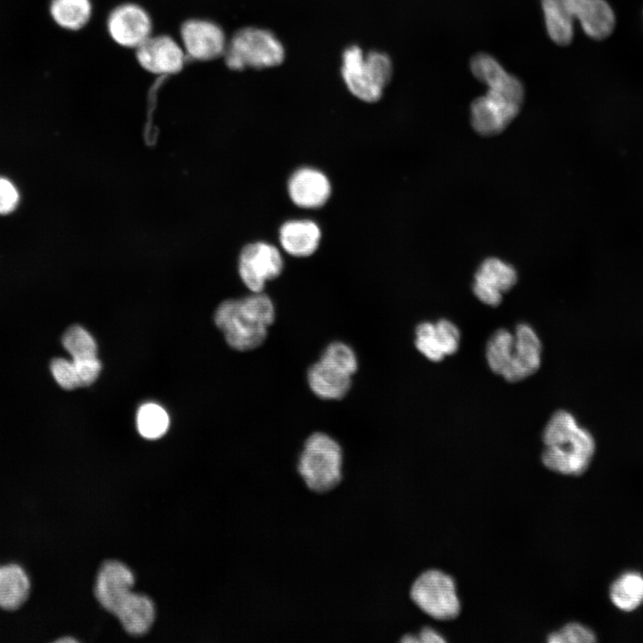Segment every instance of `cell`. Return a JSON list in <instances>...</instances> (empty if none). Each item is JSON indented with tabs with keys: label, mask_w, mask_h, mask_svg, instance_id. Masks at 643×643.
I'll use <instances>...</instances> for the list:
<instances>
[{
	"label": "cell",
	"mask_w": 643,
	"mask_h": 643,
	"mask_svg": "<svg viewBox=\"0 0 643 643\" xmlns=\"http://www.w3.org/2000/svg\"><path fill=\"white\" fill-rule=\"evenodd\" d=\"M275 316L271 297L263 292H252L221 302L215 311L214 322L231 348L248 351L264 342Z\"/></svg>",
	"instance_id": "cell-2"
},
{
	"label": "cell",
	"mask_w": 643,
	"mask_h": 643,
	"mask_svg": "<svg viewBox=\"0 0 643 643\" xmlns=\"http://www.w3.org/2000/svg\"><path fill=\"white\" fill-rule=\"evenodd\" d=\"M284 262L273 245L258 241L246 245L238 258V273L251 292H263L268 281L278 278Z\"/></svg>",
	"instance_id": "cell-9"
},
{
	"label": "cell",
	"mask_w": 643,
	"mask_h": 643,
	"mask_svg": "<svg viewBox=\"0 0 643 643\" xmlns=\"http://www.w3.org/2000/svg\"><path fill=\"white\" fill-rule=\"evenodd\" d=\"M541 462L546 468L566 476H580L590 466L596 452L591 432L580 425L574 415L555 411L542 433Z\"/></svg>",
	"instance_id": "cell-1"
},
{
	"label": "cell",
	"mask_w": 643,
	"mask_h": 643,
	"mask_svg": "<svg viewBox=\"0 0 643 643\" xmlns=\"http://www.w3.org/2000/svg\"><path fill=\"white\" fill-rule=\"evenodd\" d=\"M435 323L436 336L445 355L455 354L459 348L461 333L450 320L441 318Z\"/></svg>",
	"instance_id": "cell-28"
},
{
	"label": "cell",
	"mask_w": 643,
	"mask_h": 643,
	"mask_svg": "<svg viewBox=\"0 0 643 643\" xmlns=\"http://www.w3.org/2000/svg\"><path fill=\"white\" fill-rule=\"evenodd\" d=\"M180 38L186 55L201 61L223 55L228 43L219 25L199 19L184 22L180 29Z\"/></svg>",
	"instance_id": "cell-11"
},
{
	"label": "cell",
	"mask_w": 643,
	"mask_h": 643,
	"mask_svg": "<svg viewBox=\"0 0 643 643\" xmlns=\"http://www.w3.org/2000/svg\"><path fill=\"white\" fill-rule=\"evenodd\" d=\"M341 74L352 95L362 101L373 103L380 99L390 81L393 64L383 52L364 53L358 46H351L343 52Z\"/></svg>",
	"instance_id": "cell-6"
},
{
	"label": "cell",
	"mask_w": 643,
	"mask_h": 643,
	"mask_svg": "<svg viewBox=\"0 0 643 643\" xmlns=\"http://www.w3.org/2000/svg\"><path fill=\"white\" fill-rule=\"evenodd\" d=\"M514 336L513 357L502 374L506 381L512 383L531 376L539 369L543 349L539 337L528 323L517 324Z\"/></svg>",
	"instance_id": "cell-13"
},
{
	"label": "cell",
	"mask_w": 643,
	"mask_h": 643,
	"mask_svg": "<svg viewBox=\"0 0 643 643\" xmlns=\"http://www.w3.org/2000/svg\"><path fill=\"white\" fill-rule=\"evenodd\" d=\"M549 643H591L597 641V635L589 627L572 622L547 636Z\"/></svg>",
	"instance_id": "cell-27"
},
{
	"label": "cell",
	"mask_w": 643,
	"mask_h": 643,
	"mask_svg": "<svg viewBox=\"0 0 643 643\" xmlns=\"http://www.w3.org/2000/svg\"><path fill=\"white\" fill-rule=\"evenodd\" d=\"M21 195L15 184L0 175V215L13 213L19 206Z\"/></svg>",
	"instance_id": "cell-30"
},
{
	"label": "cell",
	"mask_w": 643,
	"mask_h": 643,
	"mask_svg": "<svg viewBox=\"0 0 643 643\" xmlns=\"http://www.w3.org/2000/svg\"><path fill=\"white\" fill-rule=\"evenodd\" d=\"M32 592L29 571L14 562L0 564V610L14 613L28 602Z\"/></svg>",
	"instance_id": "cell-18"
},
{
	"label": "cell",
	"mask_w": 643,
	"mask_h": 643,
	"mask_svg": "<svg viewBox=\"0 0 643 643\" xmlns=\"http://www.w3.org/2000/svg\"><path fill=\"white\" fill-rule=\"evenodd\" d=\"M409 596L422 612L435 620H453L461 612L455 580L438 569L421 572L413 581Z\"/></svg>",
	"instance_id": "cell-8"
},
{
	"label": "cell",
	"mask_w": 643,
	"mask_h": 643,
	"mask_svg": "<svg viewBox=\"0 0 643 643\" xmlns=\"http://www.w3.org/2000/svg\"><path fill=\"white\" fill-rule=\"evenodd\" d=\"M514 336L506 329L497 330L486 345V361L494 373L502 376L511 363L514 352Z\"/></svg>",
	"instance_id": "cell-23"
},
{
	"label": "cell",
	"mask_w": 643,
	"mask_h": 643,
	"mask_svg": "<svg viewBox=\"0 0 643 643\" xmlns=\"http://www.w3.org/2000/svg\"><path fill=\"white\" fill-rule=\"evenodd\" d=\"M62 344L73 361L97 357L93 336L79 325H73L64 332Z\"/></svg>",
	"instance_id": "cell-25"
},
{
	"label": "cell",
	"mask_w": 643,
	"mask_h": 643,
	"mask_svg": "<svg viewBox=\"0 0 643 643\" xmlns=\"http://www.w3.org/2000/svg\"><path fill=\"white\" fill-rule=\"evenodd\" d=\"M518 280L515 268L496 257L485 259L478 267L472 284L475 296L484 305L498 306L503 294L511 290Z\"/></svg>",
	"instance_id": "cell-10"
},
{
	"label": "cell",
	"mask_w": 643,
	"mask_h": 643,
	"mask_svg": "<svg viewBox=\"0 0 643 643\" xmlns=\"http://www.w3.org/2000/svg\"><path fill=\"white\" fill-rule=\"evenodd\" d=\"M353 375L345 366L321 355L320 359L308 368L307 383L319 398L339 400L350 390Z\"/></svg>",
	"instance_id": "cell-15"
},
{
	"label": "cell",
	"mask_w": 643,
	"mask_h": 643,
	"mask_svg": "<svg viewBox=\"0 0 643 643\" xmlns=\"http://www.w3.org/2000/svg\"><path fill=\"white\" fill-rule=\"evenodd\" d=\"M414 334L415 347L428 360L438 363L445 358L446 355L443 353L436 336L434 322H420L415 328Z\"/></svg>",
	"instance_id": "cell-26"
},
{
	"label": "cell",
	"mask_w": 643,
	"mask_h": 643,
	"mask_svg": "<svg viewBox=\"0 0 643 643\" xmlns=\"http://www.w3.org/2000/svg\"><path fill=\"white\" fill-rule=\"evenodd\" d=\"M344 455L330 435L316 431L305 440L296 461V472L313 493L333 490L343 481Z\"/></svg>",
	"instance_id": "cell-4"
},
{
	"label": "cell",
	"mask_w": 643,
	"mask_h": 643,
	"mask_svg": "<svg viewBox=\"0 0 643 643\" xmlns=\"http://www.w3.org/2000/svg\"><path fill=\"white\" fill-rule=\"evenodd\" d=\"M291 201L301 208L314 209L322 206L330 198L331 186L321 171L302 167L295 171L288 182Z\"/></svg>",
	"instance_id": "cell-17"
},
{
	"label": "cell",
	"mask_w": 643,
	"mask_h": 643,
	"mask_svg": "<svg viewBox=\"0 0 643 643\" xmlns=\"http://www.w3.org/2000/svg\"><path fill=\"white\" fill-rule=\"evenodd\" d=\"M107 29L115 43L124 47L138 48L151 36L152 21L141 6L124 4L110 13Z\"/></svg>",
	"instance_id": "cell-12"
},
{
	"label": "cell",
	"mask_w": 643,
	"mask_h": 643,
	"mask_svg": "<svg viewBox=\"0 0 643 643\" xmlns=\"http://www.w3.org/2000/svg\"><path fill=\"white\" fill-rule=\"evenodd\" d=\"M114 614L129 633L141 635L152 626L155 612L154 605L147 596L131 591Z\"/></svg>",
	"instance_id": "cell-20"
},
{
	"label": "cell",
	"mask_w": 643,
	"mask_h": 643,
	"mask_svg": "<svg viewBox=\"0 0 643 643\" xmlns=\"http://www.w3.org/2000/svg\"><path fill=\"white\" fill-rule=\"evenodd\" d=\"M321 238L320 227L311 220L288 221L279 231L281 247L295 257L312 255L318 248Z\"/></svg>",
	"instance_id": "cell-19"
},
{
	"label": "cell",
	"mask_w": 643,
	"mask_h": 643,
	"mask_svg": "<svg viewBox=\"0 0 643 643\" xmlns=\"http://www.w3.org/2000/svg\"><path fill=\"white\" fill-rule=\"evenodd\" d=\"M50 369L55 381L63 388L71 390L80 387V381L71 360L62 357L54 358L51 361Z\"/></svg>",
	"instance_id": "cell-29"
},
{
	"label": "cell",
	"mask_w": 643,
	"mask_h": 643,
	"mask_svg": "<svg viewBox=\"0 0 643 643\" xmlns=\"http://www.w3.org/2000/svg\"><path fill=\"white\" fill-rule=\"evenodd\" d=\"M136 49L139 64L147 71L157 75L180 71L187 57L182 46L164 35L150 36Z\"/></svg>",
	"instance_id": "cell-14"
},
{
	"label": "cell",
	"mask_w": 643,
	"mask_h": 643,
	"mask_svg": "<svg viewBox=\"0 0 643 643\" xmlns=\"http://www.w3.org/2000/svg\"><path fill=\"white\" fill-rule=\"evenodd\" d=\"M137 426L142 437L155 439L167 431L169 416L166 411L159 405L154 403L144 404L138 411Z\"/></svg>",
	"instance_id": "cell-24"
},
{
	"label": "cell",
	"mask_w": 643,
	"mask_h": 643,
	"mask_svg": "<svg viewBox=\"0 0 643 643\" xmlns=\"http://www.w3.org/2000/svg\"><path fill=\"white\" fill-rule=\"evenodd\" d=\"M547 32L559 46L573 38V21H580L585 34L601 40L611 35L615 17L605 0H540Z\"/></svg>",
	"instance_id": "cell-3"
},
{
	"label": "cell",
	"mask_w": 643,
	"mask_h": 643,
	"mask_svg": "<svg viewBox=\"0 0 643 643\" xmlns=\"http://www.w3.org/2000/svg\"><path fill=\"white\" fill-rule=\"evenodd\" d=\"M416 636L418 639V642L436 643L446 641L441 634H439L436 630L429 626L422 628L420 630L419 634Z\"/></svg>",
	"instance_id": "cell-32"
},
{
	"label": "cell",
	"mask_w": 643,
	"mask_h": 643,
	"mask_svg": "<svg viewBox=\"0 0 643 643\" xmlns=\"http://www.w3.org/2000/svg\"><path fill=\"white\" fill-rule=\"evenodd\" d=\"M223 55L230 69H263L280 64L285 58V48L271 31L249 27L232 36Z\"/></svg>",
	"instance_id": "cell-7"
},
{
	"label": "cell",
	"mask_w": 643,
	"mask_h": 643,
	"mask_svg": "<svg viewBox=\"0 0 643 643\" xmlns=\"http://www.w3.org/2000/svg\"><path fill=\"white\" fill-rule=\"evenodd\" d=\"M133 585L134 576L128 566L118 561H107L98 572L95 594L101 605L114 614Z\"/></svg>",
	"instance_id": "cell-16"
},
{
	"label": "cell",
	"mask_w": 643,
	"mask_h": 643,
	"mask_svg": "<svg viewBox=\"0 0 643 643\" xmlns=\"http://www.w3.org/2000/svg\"><path fill=\"white\" fill-rule=\"evenodd\" d=\"M487 87L486 94L471 104L472 126L485 137L501 133L518 115L524 99L522 81L510 73Z\"/></svg>",
	"instance_id": "cell-5"
},
{
	"label": "cell",
	"mask_w": 643,
	"mask_h": 643,
	"mask_svg": "<svg viewBox=\"0 0 643 643\" xmlns=\"http://www.w3.org/2000/svg\"><path fill=\"white\" fill-rule=\"evenodd\" d=\"M49 13L59 27L78 30L89 21L92 4L90 0H51Z\"/></svg>",
	"instance_id": "cell-22"
},
{
	"label": "cell",
	"mask_w": 643,
	"mask_h": 643,
	"mask_svg": "<svg viewBox=\"0 0 643 643\" xmlns=\"http://www.w3.org/2000/svg\"><path fill=\"white\" fill-rule=\"evenodd\" d=\"M614 605L623 612H631L643 605V574L636 571L621 573L609 588Z\"/></svg>",
	"instance_id": "cell-21"
},
{
	"label": "cell",
	"mask_w": 643,
	"mask_h": 643,
	"mask_svg": "<svg viewBox=\"0 0 643 643\" xmlns=\"http://www.w3.org/2000/svg\"><path fill=\"white\" fill-rule=\"evenodd\" d=\"M80 387L91 385L98 377L101 371V363L97 357L73 361Z\"/></svg>",
	"instance_id": "cell-31"
}]
</instances>
